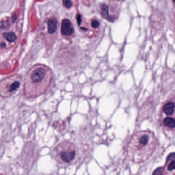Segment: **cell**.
<instances>
[{
    "mask_svg": "<svg viewBox=\"0 0 175 175\" xmlns=\"http://www.w3.org/2000/svg\"><path fill=\"white\" fill-rule=\"evenodd\" d=\"M157 139L150 130L138 131L131 136L125 147L128 159L134 163H143L152 156L157 147Z\"/></svg>",
    "mask_w": 175,
    "mask_h": 175,
    "instance_id": "cell-1",
    "label": "cell"
},
{
    "mask_svg": "<svg viewBox=\"0 0 175 175\" xmlns=\"http://www.w3.org/2000/svg\"><path fill=\"white\" fill-rule=\"evenodd\" d=\"M53 74L49 67L36 64L26 74L23 85L24 95L27 98H36L47 91L53 80Z\"/></svg>",
    "mask_w": 175,
    "mask_h": 175,
    "instance_id": "cell-2",
    "label": "cell"
},
{
    "mask_svg": "<svg viewBox=\"0 0 175 175\" xmlns=\"http://www.w3.org/2000/svg\"><path fill=\"white\" fill-rule=\"evenodd\" d=\"M21 75L18 74L11 75L0 81V97L7 98L17 92L21 83Z\"/></svg>",
    "mask_w": 175,
    "mask_h": 175,
    "instance_id": "cell-3",
    "label": "cell"
},
{
    "mask_svg": "<svg viewBox=\"0 0 175 175\" xmlns=\"http://www.w3.org/2000/svg\"><path fill=\"white\" fill-rule=\"evenodd\" d=\"M57 154L59 162L65 164H70L77 157V148L73 143L65 141L58 145Z\"/></svg>",
    "mask_w": 175,
    "mask_h": 175,
    "instance_id": "cell-4",
    "label": "cell"
},
{
    "mask_svg": "<svg viewBox=\"0 0 175 175\" xmlns=\"http://www.w3.org/2000/svg\"><path fill=\"white\" fill-rule=\"evenodd\" d=\"M61 32L64 36H70L74 33V28L70 20L65 19L61 23Z\"/></svg>",
    "mask_w": 175,
    "mask_h": 175,
    "instance_id": "cell-5",
    "label": "cell"
},
{
    "mask_svg": "<svg viewBox=\"0 0 175 175\" xmlns=\"http://www.w3.org/2000/svg\"><path fill=\"white\" fill-rule=\"evenodd\" d=\"M58 22L56 19L51 18L47 21V30L49 33L53 34L57 29Z\"/></svg>",
    "mask_w": 175,
    "mask_h": 175,
    "instance_id": "cell-6",
    "label": "cell"
},
{
    "mask_svg": "<svg viewBox=\"0 0 175 175\" xmlns=\"http://www.w3.org/2000/svg\"><path fill=\"white\" fill-rule=\"evenodd\" d=\"M163 111L166 115H172L175 111V104L174 103L168 102L165 104L163 107Z\"/></svg>",
    "mask_w": 175,
    "mask_h": 175,
    "instance_id": "cell-7",
    "label": "cell"
},
{
    "mask_svg": "<svg viewBox=\"0 0 175 175\" xmlns=\"http://www.w3.org/2000/svg\"><path fill=\"white\" fill-rule=\"evenodd\" d=\"M163 125L168 129L174 130L175 127V121L174 118L166 117L163 120Z\"/></svg>",
    "mask_w": 175,
    "mask_h": 175,
    "instance_id": "cell-8",
    "label": "cell"
},
{
    "mask_svg": "<svg viewBox=\"0 0 175 175\" xmlns=\"http://www.w3.org/2000/svg\"><path fill=\"white\" fill-rule=\"evenodd\" d=\"M3 36L4 37L5 39H6V40H7L10 42H14L15 41H16L17 39V36L13 32H5L3 34Z\"/></svg>",
    "mask_w": 175,
    "mask_h": 175,
    "instance_id": "cell-9",
    "label": "cell"
},
{
    "mask_svg": "<svg viewBox=\"0 0 175 175\" xmlns=\"http://www.w3.org/2000/svg\"><path fill=\"white\" fill-rule=\"evenodd\" d=\"M100 9H101V15L103 17L105 18L109 21H110L109 17V6H107L106 4H103L101 5Z\"/></svg>",
    "mask_w": 175,
    "mask_h": 175,
    "instance_id": "cell-10",
    "label": "cell"
},
{
    "mask_svg": "<svg viewBox=\"0 0 175 175\" xmlns=\"http://www.w3.org/2000/svg\"><path fill=\"white\" fill-rule=\"evenodd\" d=\"M163 173H164V168H158L154 172L152 175H163Z\"/></svg>",
    "mask_w": 175,
    "mask_h": 175,
    "instance_id": "cell-11",
    "label": "cell"
},
{
    "mask_svg": "<svg viewBox=\"0 0 175 175\" xmlns=\"http://www.w3.org/2000/svg\"><path fill=\"white\" fill-rule=\"evenodd\" d=\"M63 5L67 8H70L73 6L72 2L70 1H63Z\"/></svg>",
    "mask_w": 175,
    "mask_h": 175,
    "instance_id": "cell-12",
    "label": "cell"
},
{
    "mask_svg": "<svg viewBox=\"0 0 175 175\" xmlns=\"http://www.w3.org/2000/svg\"><path fill=\"white\" fill-rule=\"evenodd\" d=\"M99 22L97 20H93L91 22V25L94 28H97L99 26Z\"/></svg>",
    "mask_w": 175,
    "mask_h": 175,
    "instance_id": "cell-13",
    "label": "cell"
},
{
    "mask_svg": "<svg viewBox=\"0 0 175 175\" xmlns=\"http://www.w3.org/2000/svg\"><path fill=\"white\" fill-rule=\"evenodd\" d=\"M81 15H80V14H78L77 16V23L79 25H80L81 24Z\"/></svg>",
    "mask_w": 175,
    "mask_h": 175,
    "instance_id": "cell-14",
    "label": "cell"
}]
</instances>
